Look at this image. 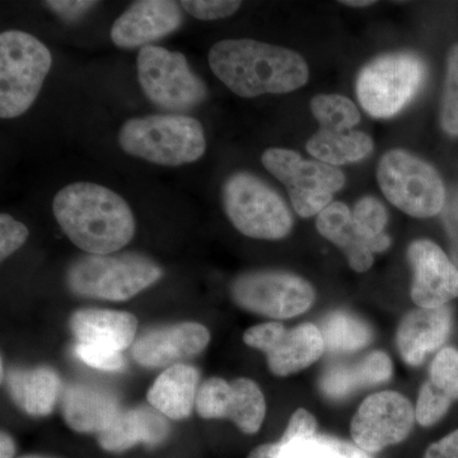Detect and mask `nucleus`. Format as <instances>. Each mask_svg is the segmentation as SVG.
Masks as SVG:
<instances>
[{
	"mask_svg": "<svg viewBox=\"0 0 458 458\" xmlns=\"http://www.w3.org/2000/svg\"><path fill=\"white\" fill-rule=\"evenodd\" d=\"M377 179L390 203L415 218L437 216L447 200L436 168L405 150L386 153L379 161Z\"/></svg>",
	"mask_w": 458,
	"mask_h": 458,
	"instance_id": "0eeeda50",
	"label": "nucleus"
},
{
	"mask_svg": "<svg viewBox=\"0 0 458 458\" xmlns=\"http://www.w3.org/2000/svg\"><path fill=\"white\" fill-rule=\"evenodd\" d=\"M180 3L171 0H141L114 21L111 40L120 49L149 47L152 42L171 35L182 25Z\"/></svg>",
	"mask_w": 458,
	"mask_h": 458,
	"instance_id": "f3484780",
	"label": "nucleus"
},
{
	"mask_svg": "<svg viewBox=\"0 0 458 458\" xmlns=\"http://www.w3.org/2000/svg\"><path fill=\"white\" fill-rule=\"evenodd\" d=\"M423 458H458V429L430 445Z\"/></svg>",
	"mask_w": 458,
	"mask_h": 458,
	"instance_id": "ea45409f",
	"label": "nucleus"
},
{
	"mask_svg": "<svg viewBox=\"0 0 458 458\" xmlns=\"http://www.w3.org/2000/svg\"><path fill=\"white\" fill-rule=\"evenodd\" d=\"M69 327L78 344L123 352L135 343L138 319L129 312L83 309L72 315Z\"/></svg>",
	"mask_w": 458,
	"mask_h": 458,
	"instance_id": "412c9836",
	"label": "nucleus"
},
{
	"mask_svg": "<svg viewBox=\"0 0 458 458\" xmlns=\"http://www.w3.org/2000/svg\"><path fill=\"white\" fill-rule=\"evenodd\" d=\"M426 80V65L417 55L399 53L377 57L360 72L357 95L373 117L394 116L414 98Z\"/></svg>",
	"mask_w": 458,
	"mask_h": 458,
	"instance_id": "1a4fd4ad",
	"label": "nucleus"
},
{
	"mask_svg": "<svg viewBox=\"0 0 458 458\" xmlns=\"http://www.w3.org/2000/svg\"><path fill=\"white\" fill-rule=\"evenodd\" d=\"M318 434V421L311 412L306 409H298L289 419L284 438H312Z\"/></svg>",
	"mask_w": 458,
	"mask_h": 458,
	"instance_id": "e433bc0d",
	"label": "nucleus"
},
{
	"mask_svg": "<svg viewBox=\"0 0 458 458\" xmlns=\"http://www.w3.org/2000/svg\"><path fill=\"white\" fill-rule=\"evenodd\" d=\"M262 165L284 183L295 212L303 218L319 214L343 188V172L319 161H307L294 150L270 148L261 157Z\"/></svg>",
	"mask_w": 458,
	"mask_h": 458,
	"instance_id": "9d476101",
	"label": "nucleus"
},
{
	"mask_svg": "<svg viewBox=\"0 0 458 458\" xmlns=\"http://www.w3.org/2000/svg\"><path fill=\"white\" fill-rule=\"evenodd\" d=\"M170 434L167 418L153 406L123 409L111 426L99 433V445L108 452L131 450L137 445L156 447Z\"/></svg>",
	"mask_w": 458,
	"mask_h": 458,
	"instance_id": "5701e85b",
	"label": "nucleus"
},
{
	"mask_svg": "<svg viewBox=\"0 0 458 458\" xmlns=\"http://www.w3.org/2000/svg\"><path fill=\"white\" fill-rule=\"evenodd\" d=\"M60 401L66 426L74 432L96 437L106 430L123 410L116 394L96 385H68Z\"/></svg>",
	"mask_w": 458,
	"mask_h": 458,
	"instance_id": "6ab92c4d",
	"label": "nucleus"
},
{
	"mask_svg": "<svg viewBox=\"0 0 458 458\" xmlns=\"http://www.w3.org/2000/svg\"><path fill=\"white\" fill-rule=\"evenodd\" d=\"M452 330L450 307L412 310L397 328V349L408 366L419 367L447 342Z\"/></svg>",
	"mask_w": 458,
	"mask_h": 458,
	"instance_id": "a211bd4d",
	"label": "nucleus"
},
{
	"mask_svg": "<svg viewBox=\"0 0 458 458\" xmlns=\"http://www.w3.org/2000/svg\"><path fill=\"white\" fill-rule=\"evenodd\" d=\"M372 149L373 141L369 135L339 129L319 128L307 143L310 155L334 167L361 161L370 155Z\"/></svg>",
	"mask_w": 458,
	"mask_h": 458,
	"instance_id": "bb28decb",
	"label": "nucleus"
},
{
	"mask_svg": "<svg viewBox=\"0 0 458 458\" xmlns=\"http://www.w3.org/2000/svg\"><path fill=\"white\" fill-rule=\"evenodd\" d=\"M16 454V443L8 433L0 436V458H13Z\"/></svg>",
	"mask_w": 458,
	"mask_h": 458,
	"instance_id": "79ce46f5",
	"label": "nucleus"
},
{
	"mask_svg": "<svg viewBox=\"0 0 458 458\" xmlns=\"http://www.w3.org/2000/svg\"><path fill=\"white\" fill-rule=\"evenodd\" d=\"M312 114L324 129L352 131L360 114L351 99L339 95H321L312 99Z\"/></svg>",
	"mask_w": 458,
	"mask_h": 458,
	"instance_id": "c85d7f7f",
	"label": "nucleus"
},
{
	"mask_svg": "<svg viewBox=\"0 0 458 458\" xmlns=\"http://www.w3.org/2000/svg\"><path fill=\"white\" fill-rule=\"evenodd\" d=\"M199 370L194 366L180 363L168 367L148 391L150 406L172 420H182L197 408Z\"/></svg>",
	"mask_w": 458,
	"mask_h": 458,
	"instance_id": "393cba45",
	"label": "nucleus"
},
{
	"mask_svg": "<svg viewBox=\"0 0 458 458\" xmlns=\"http://www.w3.org/2000/svg\"><path fill=\"white\" fill-rule=\"evenodd\" d=\"M53 213L65 236L89 255H113L131 243L137 228L125 199L84 181L57 192Z\"/></svg>",
	"mask_w": 458,
	"mask_h": 458,
	"instance_id": "f257e3e1",
	"label": "nucleus"
},
{
	"mask_svg": "<svg viewBox=\"0 0 458 458\" xmlns=\"http://www.w3.org/2000/svg\"><path fill=\"white\" fill-rule=\"evenodd\" d=\"M53 65L47 45L31 33L9 30L0 35V117L16 119L40 95Z\"/></svg>",
	"mask_w": 458,
	"mask_h": 458,
	"instance_id": "20e7f679",
	"label": "nucleus"
},
{
	"mask_svg": "<svg viewBox=\"0 0 458 458\" xmlns=\"http://www.w3.org/2000/svg\"><path fill=\"white\" fill-rule=\"evenodd\" d=\"M208 60L216 77L240 98L293 92L309 81L300 54L250 38L216 42Z\"/></svg>",
	"mask_w": 458,
	"mask_h": 458,
	"instance_id": "f03ea898",
	"label": "nucleus"
},
{
	"mask_svg": "<svg viewBox=\"0 0 458 458\" xmlns=\"http://www.w3.org/2000/svg\"><path fill=\"white\" fill-rule=\"evenodd\" d=\"M343 4L351 5V7H367V5H372L375 2H369V0H351V2H342Z\"/></svg>",
	"mask_w": 458,
	"mask_h": 458,
	"instance_id": "37998d69",
	"label": "nucleus"
},
{
	"mask_svg": "<svg viewBox=\"0 0 458 458\" xmlns=\"http://www.w3.org/2000/svg\"><path fill=\"white\" fill-rule=\"evenodd\" d=\"M279 458H327L318 439V434L312 438H284L279 441Z\"/></svg>",
	"mask_w": 458,
	"mask_h": 458,
	"instance_id": "f704fd0d",
	"label": "nucleus"
},
{
	"mask_svg": "<svg viewBox=\"0 0 458 458\" xmlns=\"http://www.w3.org/2000/svg\"><path fill=\"white\" fill-rule=\"evenodd\" d=\"M352 214L357 227L369 240H381L386 236L388 216L381 201L375 198L361 199Z\"/></svg>",
	"mask_w": 458,
	"mask_h": 458,
	"instance_id": "7c9ffc66",
	"label": "nucleus"
},
{
	"mask_svg": "<svg viewBox=\"0 0 458 458\" xmlns=\"http://www.w3.org/2000/svg\"><path fill=\"white\" fill-rule=\"evenodd\" d=\"M458 400V351L447 346L437 352L430 364L429 377L423 385L415 406V418L421 427H433L447 414Z\"/></svg>",
	"mask_w": 458,
	"mask_h": 458,
	"instance_id": "4be33fe9",
	"label": "nucleus"
},
{
	"mask_svg": "<svg viewBox=\"0 0 458 458\" xmlns=\"http://www.w3.org/2000/svg\"><path fill=\"white\" fill-rule=\"evenodd\" d=\"M210 333L199 322L157 327L138 337L131 346L134 360L146 369H168L203 352Z\"/></svg>",
	"mask_w": 458,
	"mask_h": 458,
	"instance_id": "dca6fc26",
	"label": "nucleus"
},
{
	"mask_svg": "<svg viewBox=\"0 0 458 458\" xmlns=\"http://www.w3.org/2000/svg\"><path fill=\"white\" fill-rule=\"evenodd\" d=\"M181 8L190 16L201 21H216L236 13L241 2L233 0H183Z\"/></svg>",
	"mask_w": 458,
	"mask_h": 458,
	"instance_id": "473e14b6",
	"label": "nucleus"
},
{
	"mask_svg": "<svg viewBox=\"0 0 458 458\" xmlns=\"http://www.w3.org/2000/svg\"><path fill=\"white\" fill-rule=\"evenodd\" d=\"M442 212L445 231L450 238L451 260L458 269V189L445 200Z\"/></svg>",
	"mask_w": 458,
	"mask_h": 458,
	"instance_id": "4c0bfd02",
	"label": "nucleus"
},
{
	"mask_svg": "<svg viewBox=\"0 0 458 458\" xmlns=\"http://www.w3.org/2000/svg\"><path fill=\"white\" fill-rule=\"evenodd\" d=\"M231 294L241 309L274 319L297 318L316 300L315 289L306 279L285 271L242 274L232 284Z\"/></svg>",
	"mask_w": 458,
	"mask_h": 458,
	"instance_id": "9b49d317",
	"label": "nucleus"
},
{
	"mask_svg": "<svg viewBox=\"0 0 458 458\" xmlns=\"http://www.w3.org/2000/svg\"><path fill=\"white\" fill-rule=\"evenodd\" d=\"M117 141L126 155L168 167L197 162L207 150L201 123L181 114H148L126 120Z\"/></svg>",
	"mask_w": 458,
	"mask_h": 458,
	"instance_id": "7ed1b4c3",
	"label": "nucleus"
},
{
	"mask_svg": "<svg viewBox=\"0 0 458 458\" xmlns=\"http://www.w3.org/2000/svg\"><path fill=\"white\" fill-rule=\"evenodd\" d=\"M316 225L321 236L343 250L352 269L358 273L369 270L373 265V255L391 246L387 234L376 241L364 236L355 225L351 209L339 201L331 203L318 214Z\"/></svg>",
	"mask_w": 458,
	"mask_h": 458,
	"instance_id": "aec40b11",
	"label": "nucleus"
},
{
	"mask_svg": "<svg viewBox=\"0 0 458 458\" xmlns=\"http://www.w3.org/2000/svg\"><path fill=\"white\" fill-rule=\"evenodd\" d=\"M98 4V2H87V0H49L44 3L45 7L49 8L66 22L81 20Z\"/></svg>",
	"mask_w": 458,
	"mask_h": 458,
	"instance_id": "c9c22d12",
	"label": "nucleus"
},
{
	"mask_svg": "<svg viewBox=\"0 0 458 458\" xmlns=\"http://www.w3.org/2000/svg\"><path fill=\"white\" fill-rule=\"evenodd\" d=\"M328 352H351L367 348L373 340V331L367 322L352 313H327L318 325Z\"/></svg>",
	"mask_w": 458,
	"mask_h": 458,
	"instance_id": "cd10ccee",
	"label": "nucleus"
},
{
	"mask_svg": "<svg viewBox=\"0 0 458 458\" xmlns=\"http://www.w3.org/2000/svg\"><path fill=\"white\" fill-rule=\"evenodd\" d=\"M162 276V267L144 256L87 255L69 267L66 284L81 297L122 302L149 288Z\"/></svg>",
	"mask_w": 458,
	"mask_h": 458,
	"instance_id": "39448f33",
	"label": "nucleus"
},
{
	"mask_svg": "<svg viewBox=\"0 0 458 458\" xmlns=\"http://www.w3.org/2000/svg\"><path fill=\"white\" fill-rule=\"evenodd\" d=\"M20 458H51V457H45V456H38V454H31V456H23Z\"/></svg>",
	"mask_w": 458,
	"mask_h": 458,
	"instance_id": "c03bdc74",
	"label": "nucleus"
},
{
	"mask_svg": "<svg viewBox=\"0 0 458 458\" xmlns=\"http://www.w3.org/2000/svg\"><path fill=\"white\" fill-rule=\"evenodd\" d=\"M280 445L276 443H267V445H259L247 458H279Z\"/></svg>",
	"mask_w": 458,
	"mask_h": 458,
	"instance_id": "a19ab883",
	"label": "nucleus"
},
{
	"mask_svg": "<svg viewBox=\"0 0 458 458\" xmlns=\"http://www.w3.org/2000/svg\"><path fill=\"white\" fill-rule=\"evenodd\" d=\"M441 123L443 131L452 137H458V44L448 54Z\"/></svg>",
	"mask_w": 458,
	"mask_h": 458,
	"instance_id": "c756f323",
	"label": "nucleus"
},
{
	"mask_svg": "<svg viewBox=\"0 0 458 458\" xmlns=\"http://www.w3.org/2000/svg\"><path fill=\"white\" fill-rule=\"evenodd\" d=\"M393 360L385 352H372L354 363H334L319 377V390L331 400H342L363 388L390 381Z\"/></svg>",
	"mask_w": 458,
	"mask_h": 458,
	"instance_id": "b1692460",
	"label": "nucleus"
},
{
	"mask_svg": "<svg viewBox=\"0 0 458 458\" xmlns=\"http://www.w3.org/2000/svg\"><path fill=\"white\" fill-rule=\"evenodd\" d=\"M137 71L144 95L164 110H191L208 98L207 86L190 68L183 54L150 45L141 47Z\"/></svg>",
	"mask_w": 458,
	"mask_h": 458,
	"instance_id": "6e6552de",
	"label": "nucleus"
},
{
	"mask_svg": "<svg viewBox=\"0 0 458 458\" xmlns=\"http://www.w3.org/2000/svg\"><path fill=\"white\" fill-rule=\"evenodd\" d=\"M29 238V228L7 213L0 214V259L4 261Z\"/></svg>",
	"mask_w": 458,
	"mask_h": 458,
	"instance_id": "72a5a7b5",
	"label": "nucleus"
},
{
	"mask_svg": "<svg viewBox=\"0 0 458 458\" xmlns=\"http://www.w3.org/2000/svg\"><path fill=\"white\" fill-rule=\"evenodd\" d=\"M74 352L84 364L92 369L105 370V372H119L125 367V360H123L122 352L78 343Z\"/></svg>",
	"mask_w": 458,
	"mask_h": 458,
	"instance_id": "2f4dec72",
	"label": "nucleus"
},
{
	"mask_svg": "<svg viewBox=\"0 0 458 458\" xmlns=\"http://www.w3.org/2000/svg\"><path fill=\"white\" fill-rule=\"evenodd\" d=\"M222 200L229 221L247 237L282 240L293 227L288 205L276 190L254 174H232L223 185Z\"/></svg>",
	"mask_w": 458,
	"mask_h": 458,
	"instance_id": "423d86ee",
	"label": "nucleus"
},
{
	"mask_svg": "<svg viewBox=\"0 0 458 458\" xmlns=\"http://www.w3.org/2000/svg\"><path fill=\"white\" fill-rule=\"evenodd\" d=\"M5 385L18 408L31 417L50 415L62 396L60 377L50 367L11 370Z\"/></svg>",
	"mask_w": 458,
	"mask_h": 458,
	"instance_id": "a878e982",
	"label": "nucleus"
},
{
	"mask_svg": "<svg viewBox=\"0 0 458 458\" xmlns=\"http://www.w3.org/2000/svg\"><path fill=\"white\" fill-rule=\"evenodd\" d=\"M197 411L203 419H229L241 432L255 434L264 423L267 401L251 379L213 377L199 387Z\"/></svg>",
	"mask_w": 458,
	"mask_h": 458,
	"instance_id": "4468645a",
	"label": "nucleus"
},
{
	"mask_svg": "<svg viewBox=\"0 0 458 458\" xmlns=\"http://www.w3.org/2000/svg\"><path fill=\"white\" fill-rule=\"evenodd\" d=\"M243 342L264 352L270 372L278 377L309 369L327 352L319 327L310 322L293 328L280 322H265L246 330Z\"/></svg>",
	"mask_w": 458,
	"mask_h": 458,
	"instance_id": "f8f14e48",
	"label": "nucleus"
},
{
	"mask_svg": "<svg viewBox=\"0 0 458 458\" xmlns=\"http://www.w3.org/2000/svg\"><path fill=\"white\" fill-rule=\"evenodd\" d=\"M322 448H324L325 457L327 458H372L369 454L360 450L357 445L343 441L330 436H319Z\"/></svg>",
	"mask_w": 458,
	"mask_h": 458,
	"instance_id": "58836bf2",
	"label": "nucleus"
},
{
	"mask_svg": "<svg viewBox=\"0 0 458 458\" xmlns=\"http://www.w3.org/2000/svg\"><path fill=\"white\" fill-rule=\"evenodd\" d=\"M415 420V409L403 394L394 391L370 394L352 417V442L367 454H378L405 441Z\"/></svg>",
	"mask_w": 458,
	"mask_h": 458,
	"instance_id": "ddd939ff",
	"label": "nucleus"
},
{
	"mask_svg": "<svg viewBox=\"0 0 458 458\" xmlns=\"http://www.w3.org/2000/svg\"><path fill=\"white\" fill-rule=\"evenodd\" d=\"M412 267L411 300L420 309H439L458 298V269L441 247L429 240L408 249Z\"/></svg>",
	"mask_w": 458,
	"mask_h": 458,
	"instance_id": "2eb2a0df",
	"label": "nucleus"
}]
</instances>
